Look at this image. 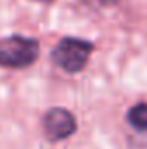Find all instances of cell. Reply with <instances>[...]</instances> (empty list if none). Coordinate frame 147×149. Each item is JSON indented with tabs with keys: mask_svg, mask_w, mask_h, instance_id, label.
I'll return each mask as SVG.
<instances>
[{
	"mask_svg": "<svg viewBox=\"0 0 147 149\" xmlns=\"http://www.w3.org/2000/svg\"><path fill=\"white\" fill-rule=\"evenodd\" d=\"M40 56L37 38L10 35L0 38V66L10 70H24L35 64Z\"/></svg>",
	"mask_w": 147,
	"mask_h": 149,
	"instance_id": "1",
	"label": "cell"
},
{
	"mask_svg": "<svg viewBox=\"0 0 147 149\" xmlns=\"http://www.w3.org/2000/svg\"><path fill=\"white\" fill-rule=\"evenodd\" d=\"M94 49H95V45L90 40L64 37L52 49L50 59L57 68H61L66 73H80L87 66Z\"/></svg>",
	"mask_w": 147,
	"mask_h": 149,
	"instance_id": "2",
	"label": "cell"
},
{
	"mask_svg": "<svg viewBox=\"0 0 147 149\" xmlns=\"http://www.w3.org/2000/svg\"><path fill=\"white\" fill-rule=\"evenodd\" d=\"M42 128L50 142H61L76 134L78 123L74 114L66 108H52L43 114Z\"/></svg>",
	"mask_w": 147,
	"mask_h": 149,
	"instance_id": "3",
	"label": "cell"
},
{
	"mask_svg": "<svg viewBox=\"0 0 147 149\" xmlns=\"http://www.w3.org/2000/svg\"><path fill=\"white\" fill-rule=\"evenodd\" d=\"M126 121L139 132H147V102H139L126 113Z\"/></svg>",
	"mask_w": 147,
	"mask_h": 149,
	"instance_id": "4",
	"label": "cell"
},
{
	"mask_svg": "<svg viewBox=\"0 0 147 149\" xmlns=\"http://www.w3.org/2000/svg\"><path fill=\"white\" fill-rule=\"evenodd\" d=\"M99 5H102V7H112V5H116V3H119V0H95Z\"/></svg>",
	"mask_w": 147,
	"mask_h": 149,
	"instance_id": "5",
	"label": "cell"
},
{
	"mask_svg": "<svg viewBox=\"0 0 147 149\" xmlns=\"http://www.w3.org/2000/svg\"><path fill=\"white\" fill-rule=\"evenodd\" d=\"M31 2H40V3H50V2H54V0H31Z\"/></svg>",
	"mask_w": 147,
	"mask_h": 149,
	"instance_id": "6",
	"label": "cell"
}]
</instances>
